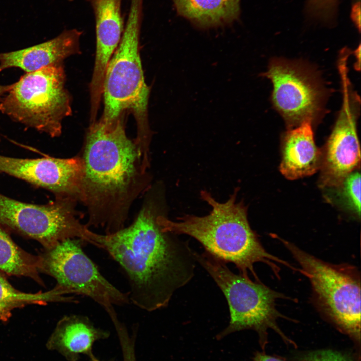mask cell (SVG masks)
<instances>
[{
  "label": "cell",
  "instance_id": "30bf717a",
  "mask_svg": "<svg viewBox=\"0 0 361 361\" xmlns=\"http://www.w3.org/2000/svg\"><path fill=\"white\" fill-rule=\"evenodd\" d=\"M264 76L273 85V106L289 129L320 120L327 93L312 68L301 62L276 59L271 61Z\"/></svg>",
  "mask_w": 361,
  "mask_h": 361
},
{
  "label": "cell",
  "instance_id": "d6986e66",
  "mask_svg": "<svg viewBox=\"0 0 361 361\" xmlns=\"http://www.w3.org/2000/svg\"><path fill=\"white\" fill-rule=\"evenodd\" d=\"M39 257L16 244L0 226V270L9 275L30 278L41 285L44 282L38 270Z\"/></svg>",
  "mask_w": 361,
  "mask_h": 361
},
{
  "label": "cell",
  "instance_id": "5b68a950",
  "mask_svg": "<svg viewBox=\"0 0 361 361\" xmlns=\"http://www.w3.org/2000/svg\"><path fill=\"white\" fill-rule=\"evenodd\" d=\"M197 263L212 278L225 297L230 311L228 325L216 336L220 340L235 332L251 329L258 335L263 351L268 343V330H273L287 345L296 347L295 342L278 325L280 318L289 319L276 308L278 299L285 298L282 293L270 288L261 281H253L232 272L226 263L205 251H194Z\"/></svg>",
  "mask_w": 361,
  "mask_h": 361
},
{
  "label": "cell",
  "instance_id": "7c38bea8",
  "mask_svg": "<svg viewBox=\"0 0 361 361\" xmlns=\"http://www.w3.org/2000/svg\"><path fill=\"white\" fill-rule=\"evenodd\" d=\"M84 172L81 156L22 158L0 155V173L49 191L55 198L79 201Z\"/></svg>",
  "mask_w": 361,
  "mask_h": 361
},
{
  "label": "cell",
  "instance_id": "cb8c5ba5",
  "mask_svg": "<svg viewBox=\"0 0 361 361\" xmlns=\"http://www.w3.org/2000/svg\"><path fill=\"white\" fill-rule=\"evenodd\" d=\"M360 3H359L353 6L351 13L352 20L359 30L360 29Z\"/></svg>",
  "mask_w": 361,
  "mask_h": 361
},
{
  "label": "cell",
  "instance_id": "ba28073f",
  "mask_svg": "<svg viewBox=\"0 0 361 361\" xmlns=\"http://www.w3.org/2000/svg\"><path fill=\"white\" fill-rule=\"evenodd\" d=\"M77 200L55 198L44 204L22 202L0 193V226L49 249L67 239L91 243L95 233L77 218Z\"/></svg>",
  "mask_w": 361,
  "mask_h": 361
},
{
  "label": "cell",
  "instance_id": "8fae6325",
  "mask_svg": "<svg viewBox=\"0 0 361 361\" xmlns=\"http://www.w3.org/2000/svg\"><path fill=\"white\" fill-rule=\"evenodd\" d=\"M347 71L340 72L343 100L333 130L322 151L319 185L328 188L339 185L359 165L360 151L357 133L360 100L354 91Z\"/></svg>",
  "mask_w": 361,
  "mask_h": 361
},
{
  "label": "cell",
  "instance_id": "603a6c76",
  "mask_svg": "<svg viewBox=\"0 0 361 361\" xmlns=\"http://www.w3.org/2000/svg\"><path fill=\"white\" fill-rule=\"evenodd\" d=\"M252 361H288L285 359L271 355L267 354L265 351H257L253 358Z\"/></svg>",
  "mask_w": 361,
  "mask_h": 361
},
{
  "label": "cell",
  "instance_id": "9c48e42d",
  "mask_svg": "<svg viewBox=\"0 0 361 361\" xmlns=\"http://www.w3.org/2000/svg\"><path fill=\"white\" fill-rule=\"evenodd\" d=\"M83 242L79 238L67 239L45 249L38 255V270L53 277L57 285L68 289L72 294L92 299L114 321L118 319L114 306L129 303V293L120 291L102 275L83 251Z\"/></svg>",
  "mask_w": 361,
  "mask_h": 361
},
{
  "label": "cell",
  "instance_id": "d4e9b609",
  "mask_svg": "<svg viewBox=\"0 0 361 361\" xmlns=\"http://www.w3.org/2000/svg\"><path fill=\"white\" fill-rule=\"evenodd\" d=\"M12 84L10 85H0V101L7 92L10 90Z\"/></svg>",
  "mask_w": 361,
  "mask_h": 361
},
{
  "label": "cell",
  "instance_id": "277c9868",
  "mask_svg": "<svg viewBox=\"0 0 361 361\" xmlns=\"http://www.w3.org/2000/svg\"><path fill=\"white\" fill-rule=\"evenodd\" d=\"M144 0H130L118 46L106 69L103 84L104 109L100 118L110 123L131 112L137 124L134 142L144 155L150 153L152 132L148 107L150 92L145 82L139 53Z\"/></svg>",
  "mask_w": 361,
  "mask_h": 361
},
{
  "label": "cell",
  "instance_id": "52a82bcc",
  "mask_svg": "<svg viewBox=\"0 0 361 361\" xmlns=\"http://www.w3.org/2000/svg\"><path fill=\"white\" fill-rule=\"evenodd\" d=\"M63 63L26 73L0 101V111L12 120L52 138L62 133L63 120L72 114Z\"/></svg>",
  "mask_w": 361,
  "mask_h": 361
},
{
  "label": "cell",
  "instance_id": "4316f807",
  "mask_svg": "<svg viewBox=\"0 0 361 361\" xmlns=\"http://www.w3.org/2000/svg\"><path fill=\"white\" fill-rule=\"evenodd\" d=\"M68 1H70V2H72V1H73V0H68Z\"/></svg>",
  "mask_w": 361,
  "mask_h": 361
},
{
  "label": "cell",
  "instance_id": "484cf974",
  "mask_svg": "<svg viewBox=\"0 0 361 361\" xmlns=\"http://www.w3.org/2000/svg\"><path fill=\"white\" fill-rule=\"evenodd\" d=\"M88 357L89 358V361H102L100 360L99 358H98L92 352L90 355L88 356Z\"/></svg>",
  "mask_w": 361,
  "mask_h": 361
},
{
  "label": "cell",
  "instance_id": "e0dca14e",
  "mask_svg": "<svg viewBox=\"0 0 361 361\" xmlns=\"http://www.w3.org/2000/svg\"><path fill=\"white\" fill-rule=\"evenodd\" d=\"M178 13L207 28L232 22L240 13V0H173Z\"/></svg>",
  "mask_w": 361,
  "mask_h": 361
},
{
  "label": "cell",
  "instance_id": "2e32d148",
  "mask_svg": "<svg viewBox=\"0 0 361 361\" xmlns=\"http://www.w3.org/2000/svg\"><path fill=\"white\" fill-rule=\"evenodd\" d=\"M109 336V332L96 327L88 317L71 315L58 322L47 345L67 361H79L81 355L88 356L93 352L96 342Z\"/></svg>",
  "mask_w": 361,
  "mask_h": 361
},
{
  "label": "cell",
  "instance_id": "7a4b0ae2",
  "mask_svg": "<svg viewBox=\"0 0 361 361\" xmlns=\"http://www.w3.org/2000/svg\"><path fill=\"white\" fill-rule=\"evenodd\" d=\"M125 116L90 123L81 156L84 172L79 201L88 210L86 225L101 227L105 234L124 227L130 206L150 183L134 140L126 135Z\"/></svg>",
  "mask_w": 361,
  "mask_h": 361
},
{
  "label": "cell",
  "instance_id": "5bb4252c",
  "mask_svg": "<svg viewBox=\"0 0 361 361\" xmlns=\"http://www.w3.org/2000/svg\"><path fill=\"white\" fill-rule=\"evenodd\" d=\"M82 31L67 29L55 38L24 49L0 53V72L18 68L26 73L63 63L66 58L81 52L80 40Z\"/></svg>",
  "mask_w": 361,
  "mask_h": 361
},
{
  "label": "cell",
  "instance_id": "8992f818",
  "mask_svg": "<svg viewBox=\"0 0 361 361\" xmlns=\"http://www.w3.org/2000/svg\"><path fill=\"white\" fill-rule=\"evenodd\" d=\"M310 282L313 303L326 320L347 335L360 350V277L354 266L323 261L279 238Z\"/></svg>",
  "mask_w": 361,
  "mask_h": 361
},
{
  "label": "cell",
  "instance_id": "ac0fdd59",
  "mask_svg": "<svg viewBox=\"0 0 361 361\" xmlns=\"http://www.w3.org/2000/svg\"><path fill=\"white\" fill-rule=\"evenodd\" d=\"M70 293V290L58 285L44 292H23L13 287L0 274V320L7 321L14 309L27 305H45L51 302H77L72 297L65 296Z\"/></svg>",
  "mask_w": 361,
  "mask_h": 361
},
{
  "label": "cell",
  "instance_id": "3957f363",
  "mask_svg": "<svg viewBox=\"0 0 361 361\" xmlns=\"http://www.w3.org/2000/svg\"><path fill=\"white\" fill-rule=\"evenodd\" d=\"M238 193L236 188L226 201L220 202L208 191L202 190L201 199L211 207L208 214H185L173 221L163 213L158 221L164 231L194 238L205 251L225 263H233L245 277H249L250 273L255 281H260L254 267L258 262L267 265L277 277L280 268L277 263L297 271L263 247L250 225L247 207L243 201H237Z\"/></svg>",
  "mask_w": 361,
  "mask_h": 361
},
{
  "label": "cell",
  "instance_id": "9a60e30c",
  "mask_svg": "<svg viewBox=\"0 0 361 361\" xmlns=\"http://www.w3.org/2000/svg\"><path fill=\"white\" fill-rule=\"evenodd\" d=\"M312 125L304 122L282 137L280 170L288 179L310 176L320 169L322 151L315 143Z\"/></svg>",
  "mask_w": 361,
  "mask_h": 361
},
{
  "label": "cell",
  "instance_id": "44dd1931",
  "mask_svg": "<svg viewBox=\"0 0 361 361\" xmlns=\"http://www.w3.org/2000/svg\"><path fill=\"white\" fill-rule=\"evenodd\" d=\"M338 0H308L309 14L324 21L332 20L336 12Z\"/></svg>",
  "mask_w": 361,
  "mask_h": 361
},
{
  "label": "cell",
  "instance_id": "7402d4cb",
  "mask_svg": "<svg viewBox=\"0 0 361 361\" xmlns=\"http://www.w3.org/2000/svg\"><path fill=\"white\" fill-rule=\"evenodd\" d=\"M295 361H354L344 353L329 349H318L303 353Z\"/></svg>",
  "mask_w": 361,
  "mask_h": 361
},
{
  "label": "cell",
  "instance_id": "ffe728a7",
  "mask_svg": "<svg viewBox=\"0 0 361 361\" xmlns=\"http://www.w3.org/2000/svg\"><path fill=\"white\" fill-rule=\"evenodd\" d=\"M333 189L338 202L359 218L360 215V175L355 170Z\"/></svg>",
  "mask_w": 361,
  "mask_h": 361
},
{
  "label": "cell",
  "instance_id": "6da1fadb",
  "mask_svg": "<svg viewBox=\"0 0 361 361\" xmlns=\"http://www.w3.org/2000/svg\"><path fill=\"white\" fill-rule=\"evenodd\" d=\"M160 209L149 201L132 223L111 234H97L93 245L106 251L128 279L130 302L153 311L167 307L174 293L194 277L196 265L188 241L164 231Z\"/></svg>",
  "mask_w": 361,
  "mask_h": 361
},
{
  "label": "cell",
  "instance_id": "4fadbf2b",
  "mask_svg": "<svg viewBox=\"0 0 361 361\" xmlns=\"http://www.w3.org/2000/svg\"><path fill=\"white\" fill-rule=\"evenodd\" d=\"M93 10L95 23L96 55L90 84V119H96L102 97L107 65L119 45L125 22L123 0H86Z\"/></svg>",
  "mask_w": 361,
  "mask_h": 361
}]
</instances>
